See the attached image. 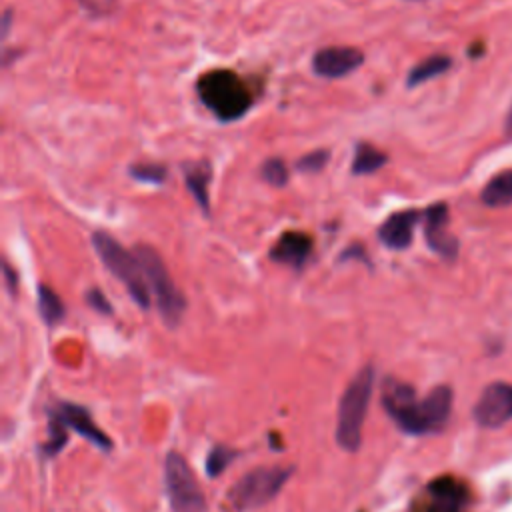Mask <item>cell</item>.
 <instances>
[{"instance_id": "17", "label": "cell", "mask_w": 512, "mask_h": 512, "mask_svg": "<svg viewBox=\"0 0 512 512\" xmlns=\"http://www.w3.org/2000/svg\"><path fill=\"white\" fill-rule=\"evenodd\" d=\"M388 162V156L384 152H380L378 148H374L368 142H356L354 146V160L350 166V172L354 176H366V174H374L376 170H380L384 164Z\"/></svg>"}, {"instance_id": "22", "label": "cell", "mask_w": 512, "mask_h": 512, "mask_svg": "<svg viewBox=\"0 0 512 512\" xmlns=\"http://www.w3.org/2000/svg\"><path fill=\"white\" fill-rule=\"evenodd\" d=\"M234 456H236L234 450H230L226 446H214L206 458V474L210 478H216L218 474H222L226 470V466L232 462Z\"/></svg>"}, {"instance_id": "25", "label": "cell", "mask_w": 512, "mask_h": 512, "mask_svg": "<svg viewBox=\"0 0 512 512\" xmlns=\"http://www.w3.org/2000/svg\"><path fill=\"white\" fill-rule=\"evenodd\" d=\"M78 4L92 16H104L114 10L116 0H78Z\"/></svg>"}, {"instance_id": "10", "label": "cell", "mask_w": 512, "mask_h": 512, "mask_svg": "<svg viewBox=\"0 0 512 512\" xmlns=\"http://www.w3.org/2000/svg\"><path fill=\"white\" fill-rule=\"evenodd\" d=\"M364 64L362 50L354 46H326L314 52L312 70L322 78H344Z\"/></svg>"}, {"instance_id": "12", "label": "cell", "mask_w": 512, "mask_h": 512, "mask_svg": "<svg viewBox=\"0 0 512 512\" xmlns=\"http://www.w3.org/2000/svg\"><path fill=\"white\" fill-rule=\"evenodd\" d=\"M448 226V208L446 204L438 202L424 210V236L436 254L442 258H454L458 252V242L446 232Z\"/></svg>"}, {"instance_id": "6", "label": "cell", "mask_w": 512, "mask_h": 512, "mask_svg": "<svg viewBox=\"0 0 512 512\" xmlns=\"http://www.w3.org/2000/svg\"><path fill=\"white\" fill-rule=\"evenodd\" d=\"M290 470L286 468H256L244 474L228 492L230 504L238 512H246L270 502L286 484Z\"/></svg>"}, {"instance_id": "13", "label": "cell", "mask_w": 512, "mask_h": 512, "mask_svg": "<svg viewBox=\"0 0 512 512\" xmlns=\"http://www.w3.org/2000/svg\"><path fill=\"white\" fill-rule=\"evenodd\" d=\"M420 218V212L416 210H400L392 212L380 226H378V238L384 246L390 250H404L410 246L414 236V226Z\"/></svg>"}, {"instance_id": "8", "label": "cell", "mask_w": 512, "mask_h": 512, "mask_svg": "<svg viewBox=\"0 0 512 512\" xmlns=\"http://www.w3.org/2000/svg\"><path fill=\"white\" fill-rule=\"evenodd\" d=\"M470 502L472 494L466 482L454 476H438L424 486L410 512H468Z\"/></svg>"}, {"instance_id": "19", "label": "cell", "mask_w": 512, "mask_h": 512, "mask_svg": "<svg viewBox=\"0 0 512 512\" xmlns=\"http://www.w3.org/2000/svg\"><path fill=\"white\" fill-rule=\"evenodd\" d=\"M38 310L48 326H54L64 318V304L60 296L46 284L38 286Z\"/></svg>"}, {"instance_id": "27", "label": "cell", "mask_w": 512, "mask_h": 512, "mask_svg": "<svg viewBox=\"0 0 512 512\" xmlns=\"http://www.w3.org/2000/svg\"><path fill=\"white\" fill-rule=\"evenodd\" d=\"M348 258H352V260H362L366 266H370V258L364 254V248L360 246V244H354V246H348L342 254H340V262H344V260H348Z\"/></svg>"}, {"instance_id": "29", "label": "cell", "mask_w": 512, "mask_h": 512, "mask_svg": "<svg viewBox=\"0 0 512 512\" xmlns=\"http://www.w3.org/2000/svg\"><path fill=\"white\" fill-rule=\"evenodd\" d=\"M10 20H12V10L6 8L2 14V38H6L8 30H10Z\"/></svg>"}, {"instance_id": "11", "label": "cell", "mask_w": 512, "mask_h": 512, "mask_svg": "<svg viewBox=\"0 0 512 512\" xmlns=\"http://www.w3.org/2000/svg\"><path fill=\"white\" fill-rule=\"evenodd\" d=\"M314 240L302 230H284L270 248V258L294 270H302L312 256Z\"/></svg>"}, {"instance_id": "9", "label": "cell", "mask_w": 512, "mask_h": 512, "mask_svg": "<svg viewBox=\"0 0 512 512\" xmlns=\"http://www.w3.org/2000/svg\"><path fill=\"white\" fill-rule=\"evenodd\" d=\"M474 418L488 428L512 420V384L494 382L486 386L474 406Z\"/></svg>"}, {"instance_id": "28", "label": "cell", "mask_w": 512, "mask_h": 512, "mask_svg": "<svg viewBox=\"0 0 512 512\" xmlns=\"http://www.w3.org/2000/svg\"><path fill=\"white\" fill-rule=\"evenodd\" d=\"M2 270H4V278H6V286L10 290V294H16V286H18V274L10 268L8 262L2 264Z\"/></svg>"}, {"instance_id": "5", "label": "cell", "mask_w": 512, "mask_h": 512, "mask_svg": "<svg viewBox=\"0 0 512 512\" xmlns=\"http://www.w3.org/2000/svg\"><path fill=\"white\" fill-rule=\"evenodd\" d=\"M134 254L140 260V266L148 280L150 292L156 298L158 312H160L164 324L170 328L178 326L182 320V314L186 310V298L172 282L164 260L152 246H146V244H138Z\"/></svg>"}, {"instance_id": "24", "label": "cell", "mask_w": 512, "mask_h": 512, "mask_svg": "<svg viewBox=\"0 0 512 512\" xmlns=\"http://www.w3.org/2000/svg\"><path fill=\"white\" fill-rule=\"evenodd\" d=\"M66 424H62L56 416H50V440H48V444L44 446V452L48 454V456H52V454H56L60 448H64V444H66V440H68V432H66Z\"/></svg>"}, {"instance_id": "30", "label": "cell", "mask_w": 512, "mask_h": 512, "mask_svg": "<svg viewBox=\"0 0 512 512\" xmlns=\"http://www.w3.org/2000/svg\"><path fill=\"white\" fill-rule=\"evenodd\" d=\"M506 132L512 136V108H510V114H508V122H506Z\"/></svg>"}, {"instance_id": "21", "label": "cell", "mask_w": 512, "mask_h": 512, "mask_svg": "<svg viewBox=\"0 0 512 512\" xmlns=\"http://www.w3.org/2000/svg\"><path fill=\"white\" fill-rule=\"evenodd\" d=\"M260 176L264 182H268L276 188H282L288 182V168L282 158H268L260 166Z\"/></svg>"}, {"instance_id": "1", "label": "cell", "mask_w": 512, "mask_h": 512, "mask_svg": "<svg viewBox=\"0 0 512 512\" xmlns=\"http://www.w3.org/2000/svg\"><path fill=\"white\" fill-rule=\"evenodd\" d=\"M382 406L406 434L438 432L450 416L452 390L448 386H436L424 398H418L410 384L386 380Z\"/></svg>"}, {"instance_id": "20", "label": "cell", "mask_w": 512, "mask_h": 512, "mask_svg": "<svg viewBox=\"0 0 512 512\" xmlns=\"http://www.w3.org/2000/svg\"><path fill=\"white\" fill-rule=\"evenodd\" d=\"M130 176L138 182H148V184H164V180L168 178V168L164 164H156V162H144V164H132L130 166Z\"/></svg>"}, {"instance_id": "4", "label": "cell", "mask_w": 512, "mask_h": 512, "mask_svg": "<svg viewBox=\"0 0 512 512\" xmlns=\"http://www.w3.org/2000/svg\"><path fill=\"white\" fill-rule=\"evenodd\" d=\"M374 388V368L364 366L348 384L338 406L336 440L346 452H356L362 440V424Z\"/></svg>"}, {"instance_id": "16", "label": "cell", "mask_w": 512, "mask_h": 512, "mask_svg": "<svg viewBox=\"0 0 512 512\" xmlns=\"http://www.w3.org/2000/svg\"><path fill=\"white\" fill-rule=\"evenodd\" d=\"M452 66V60L444 54H432L424 60H420L416 66L410 68L408 76H406V86L408 88H414V86H420L436 76H442L444 72H448V68Z\"/></svg>"}, {"instance_id": "15", "label": "cell", "mask_w": 512, "mask_h": 512, "mask_svg": "<svg viewBox=\"0 0 512 512\" xmlns=\"http://www.w3.org/2000/svg\"><path fill=\"white\" fill-rule=\"evenodd\" d=\"M184 182L196 200V204L202 208L204 214H210V200H208V184L212 178V166L206 160H194L184 164Z\"/></svg>"}, {"instance_id": "23", "label": "cell", "mask_w": 512, "mask_h": 512, "mask_svg": "<svg viewBox=\"0 0 512 512\" xmlns=\"http://www.w3.org/2000/svg\"><path fill=\"white\" fill-rule=\"evenodd\" d=\"M328 160H330V152L322 148V150H312V152H308L306 156L298 158L294 166H296L298 172H304V174H318V172H322V170L326 168Z\"/></svg>"}, {"instance_id": "3", "label": "cell", "mask_w": 512, "mask_h": 512, "mask_svg": "<svg viewBox=\"0 0 512 512\" xmlns=\"http://www.w3.org/2000/svg\"><path fill=\"white\" fill-rule=\"evenodd\" d=\"M92 246L108 272H112L126 286L134 302L146 310L150 306L152 292L136 254L128 252L116 238H112L104 230L92 232Z\"/></svg>"}, {"instance_id": "2", "label": "cell", "mask_w": 512, "mask_h": 512, "mask_svg": "<svg viewBox=\"0 0 512 512\" xmlns=\"http://www.w3.org/2000/svg\"><path fill=\"white\" fill-rule=\"evenodd\" d=\"M196 94L204 108L220 122L240 120L254 104V96L246 82L226 68L202 72L196 80Z\"/></svg>"}, {"instance_id": "14", "label": "cell", "mask_w": 512, "mask_h": 512, "mask_svg": "<svg viewBox=\"0 0 512 512\" xmlns=\"http://www.w3.org/2000/svg\"><path fill=\"white\" fill-rule=\"evenodd\" d=\"M52 416H56L62 424H66L74 432L82 434L86 440H90L98 448L110 450L112 440L92 422L90 414L82 406H76V404H70V402H62L56 410H52Z\"/></svg>"}, {"instance_id": "26", "label": "cell", "mask_w": 512, "mask_h": 512, "mask_svg": "<svg viewBox=\"0 0 512 512\" xmlns=\"http://www.w3.org/2000/svg\"><path fill=\"white\" fill-rule=\"evenodd\" d=\"M86 302L96 310V312H102V314H112V306L110 302L106 300L104 292L100 288H90L86 292Z\"/></svg>"}, {"instance_id": "18", "label": "cell", "mask_w": 512, "mask_h": 512, "mask_svg": "<svg viewBox=\"0 0 512 512\" xmlns=\"http://www.w3.org/2000/svg\"><path fill=\"white\" fill-rule=\"evenodd\" d=\"M480 198L486 206H492V208L512 204V170L500 172L494 178H490Z\"/></svg>"}, {"instance_id": "7", "label": "cell", "mask_w": 512, "mask_h": 512, "mask_svg": "<svg viewBox=\"0 0 512 512\" xmlns=\"http://www.w3.org/2000/svg\"><path fill=\"white\" fill-rule=\"evenodd\" d=\"M166 494L172 512H204L206 500L188 462L178 452H168L164 462Z\"/></svg>"}]
</instances>
